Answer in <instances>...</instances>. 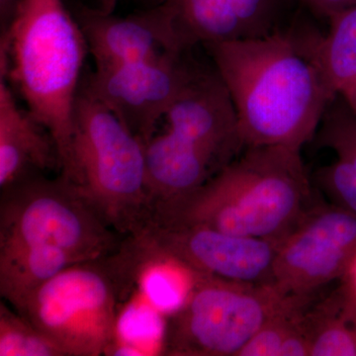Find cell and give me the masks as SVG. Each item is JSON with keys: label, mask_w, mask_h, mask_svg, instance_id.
<instances>
[{"label": "cell", "mask_w": 356, "mask_h": 356, "mask_svg": "<svg viewBox=\"0 0 356 356\" xmlns=\"http://www.w3.org/2000/svg\"><path fill=\"white\" fill-rule=\"evenodd\" d=\"M297 22L268 36L210 44L243 147L300 149L334 99L316 58L318 33Z\"/></svg>", "instance_id": "1"}, {"label": "cell", "mask_w": 356, "mask_h": 356, "mask_svg": "<svg viewBox=\"0 0 356 356\" xmlns=\"http://www.w3.org/2000/svg\"><path fill=\"white\" fill-rule=\"evenodd\" d=\"M311 199L300 149L248 147L196 191L154 207L151 221L280 243L310 209Z\"/></svg>", "instance_id": "2"}, {"label": "cell", "mask_w": 356, "mask_h": 356, "mask_svg": "<svg viewBox=\"0 0 356 356\" xmlns=\"http://www.w3.org/2000/svg\"><path fill=\"white\" fill-rule=\"evenodd\" d=\"M88 53L81 26L63 0H20L1 33L0 76L53 138L60 175L70 165L74 103Z\"/></svg>", "instance_id": "3"}, {"label": "cell", "mask_w": 356, "mask_h": 356, "mask_svg": "<svg viewBox=\"0 0 356 356\" xmlns=\"http://www.w3.org/2000/svg\"><path fill=\"white\" fill-rule=\"evenodd\" d=\"M60 177L117 233L137 236L151 220L145 144L83 79L74 103L70 165Z\"/></svg>", "instance_id": "4"}, {"label": "cell", "mask_w": 356, "mask_h": 356, "mask_svg": "<svg viewBox=\"0 0 356 356\" xmlns=\"http://www.w3.org/2000/svg\"><path fill=\"white\" fill-rule=\"evenodd\" d=\"M70 266L30 295L19 312L67 356H100L114 351L118 304L134 267L125 252Z\"/></svg>", "instance_id": "5"}, {"label": "cell", "mask_w": 356, "mask_h": 356, "mask_svg": "<svg viewBox=\"0 0 356 356\" xmlns=\"http://www.w3.org/2000/svg\"><path fill=\"white\" fill-rule=\"evenodd\" d=\"M194 273L181 305L166 322L163 351L172 356H238L267 321L297 300L273 284Z\"/></svg>", "instance_id": "6"}, {"label": "cell", "mask_w": 356, "mask_h": 356, "mask_svg": "<svg viewBox=\"0 0 356 356\" xmlns=\"http://www.w3.org/2000/svg\"><path fill=\"white\" fill-rule=\"evenodd\" d=\"M1 191L0 248L48 245L81 261L118 250L116 231L60 175L51 180L34 175Z\"/></svg>", "instance_id": "7"}, {"label": "cell", "mask_w": 356, "mask_h": 356, "mask_svg": "<svg viewBox=\"0 0 356 356\" xmlns=\"http://www.w3.org/2000/svg\"><path fill=\"white\" fill-rule=\"evenodd\" d=\"M132 238L142 257H158L192 273L248 284H271L280 245L208 227L154 221Z\"/></svg>", "instance_id": "8"}, {"label": "cell", "mask_w": 356, "mask_h": 356, "mask_svg": "<svg viewBox=\"0 0 356 356\" xmlns=\"http://www.w3.org/2000/svg\"><path fill=\"white\" fill-rule=\"evenodd\" d=\"M356 257V215L334 205L310 207L280 242L271 284L295 298L344 278Z\"/></svg>", "instance_id": "9"}, {"label": "cell", "mask_w": 356, "mask_h": 356, "mask_svg": "<svg viewBox=\"0 0 356 356\" xmlns=\"http://www.w3.org/2000/svg\"><path fill=\"white\" fill-rule=\"evenodd\" d=\"M199 69L187 60L186 53L165 51L146 60L95 70L83 81L145 144Z\"/></svg>", "instance_id": "10"}, {"label": "cell", "mask_w": 356, "mask_h": 356, "mask_svg": "<svg viewBox=\"0 0 356 356\" xmlns=\"http://www.w3.org/2000/svg\"><path fill=\"white\" fill-rule=\"evenodd\" d=\"M296 0H165L173 50L268 36L288 25Z\"/></svg>", "instance_id": "11"}, {"label": "cell", "mask_w": 356, "mask_h": 356, "mask_svg": "<svg viewBox=\"0 0 356 356\" xmlns=\"http://www.w3.org/2000/svg\"><path fill=\"white\" fill-rule=\"evenodd\" d=\"M168 130L226 166L243 149L235 106L216 69H199L165 115Z\"/></svg>", "instance_id": "12"}, {"label": "cell", "mask_w": 356, "mask_h": 356, "mask_svg": "<svg viewBox=\"0 0 356 356\" xmlns=\"http://www.w3.org/2000/svg\"><path fill=\"white\" fill-rule=\"evenodd\" d=\"M76 18L95 70L112 69L175 51L163 4L128 17L83 6L77 10Z\"/></svg>", "instance_id": "13"}, {"label": "cell", "mask_w": 356, "mask_h": 356, "mask_svg": "<svg viewBox=\"0 0 356 356\" xmlns=\"http://www.w3.org/2000/svg\"><path fill=\"white\" fill-rule=\"evenodd\" d=\"M58 168L57 147L50 134L21 108L13 88L0 76V188Z\"/></svg>", "instance_id": "14"}, {"label": "cell", "mask_w": 356, "mask_h": 356, "mask_svg": "<svg viewBox=\"0 0 356 356\" xmlns=\"http://www.w3.org/2000/svg\"><path fill=\"white\" fill-rule=\"evenodd\" d=\"M145 156L153 210L185 197L222 168L209 154L170 130L145 143Z\"/></svg>", "instance_id": "15"}, {"label": "cell", "mask_w": 356, "mask_h": 356, "mask_svg": "<svg viewBox=\"0 0 356 356\" xmlns=\"http://www.w3.org/2000/svg\"><path fill=\"white\" fill-rule=\"evenodd\" d=\"M315 137L334 154L318 170V185L332 204L356 215V115L341 95L325 109Z\"/></svg>", "instance_id": "16"}, {"label": "cell", "mask_w": 356, "mask_h": 356, "mask_svg": "<svg viewBox=\"0 0 356 356\" xmlns=\"http://www.w3.org/2000/svg\"><path fill=\"white\" fill-rule=\"evenodd\" d=\"M79 262L83 261L48 245L0 248V294L19 312L35 290Z\"/></svg>", "instance_id": "17"}, {"label": "cell", "mask_w": 356, "mask_h": 356, "mask_svg": "<svg viewBox=\"0 0 356 356\" xmlns=\"http://www.w3.org/2000/svg\"><path fill=\"white\" fill-rule=\"evenodd\" d=\"M310 356H356V298L348 285L305 312Z\"/></svg>", "instance_id": "18"}, {"label": "cell", "mask_w": 356, "mask_h": 356, "mask_svg": "<svg viewBox=\"0 0 356 356\" xmlns=\"http://www.w3.org/2000/svg\"><path fill=\"white\" fill-rule=\"evenodd\" d=\"M329 29L318 34L316 58L330 92L337 97L356 79V6L327 19Z\"/></svg>", "instance_id": "19"}, {"label": "cell", "mask_w": 356, "mask_h": 356, "mask_svg": "<svg viewBox=\"0 0 356 356\" xmlns=\"http://www.w3.org/2000/svg\"><path fill=\"white\" fill-rule=\"evenodd\" d=\"M0 356H67L27 318L0 303Z\"/></svg>", "instance_id": "20"}, {"label": "cell", "mask_w": 356, "mask_h": 356, "mask_svg": "<svg viewBox=\"0 0 356 356\" xmlns=\"http://www.w3.org/2000/svg\"><path fill=\"white\" fill-rule=\"evenodd\" d=\"M307 7L312 13L329 19L332 15L356 6V0H296Z\"/></svg>", "instance_id": "21"}, {"label": "cell", "mask_w": 356, "mask_h": 356, "mask_svg": "<svg viewBox=\"0 0 356 356\" xmlns=\"http://www.w3.org/2000/svg\"><path fill=\"white\" fill-rule=\"evenodd\" d=\"M20 0H0V23L1 33L6 32L13 22Z\"/></svg>", "instance_id": "22"}, {"label": "cell", "mask_w": 356, "mask_h": 356, "mask_svg": "<svg viewBox=\"0 0 356 356\" xmlns=\"http://www.w3.org/2000/svg\"><path fill=\"white\" fill-rule=\"evenodd\" d=\"M348 107L353 110V113L356 115V79L353 83L346 86L343 90L339 92V95Z\"/></svg>", "instance_id": "23"}, {"label": "cell", "mask_w": 356, "mask_h": 356, "mask_svg": "<svg viewBox=\"0 0 356 356\" xmlns=\"http://www.w3.org/2000/svg\"><path fill=\"white\" fill-rule=\"evenodd\" d=\"M344 278H346V284L348 285L351 293L355 295L356 298V257L353 264H351L350 270H348V273L344 276Z\"/></svg>", "instance_id": "24"}, {"label": "cell", "mask_w": 356, "mask_h": 356, "mask_svg": "<svg viewBox=\"0 0 356 356\" xmlns=\"http://www.w3.org/2000/svg\"><path fill=\"white\" fill-rule=\"evenodd\" d=\"M117 0H105L104 7L103 9L107 11H112V7L115 6Z\"/></svg>", "instance_id": "25"}]
</instances>
